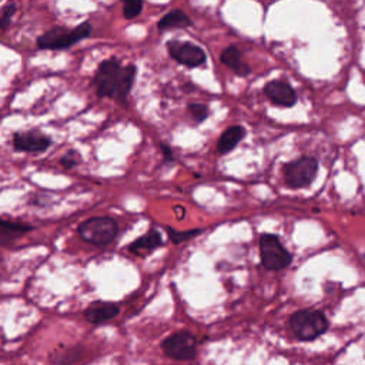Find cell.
<instances>
[{"label":"cell","mask_w":365,"mask_h":365,"mask_svg":"<svg viewBox=\"0 0 365 365\" xmlns=\"http://www.w3.org/2000/svg\"><path fill=\"white\" fill-rule=\"evenodd\" d=\"M134 77L135 66L130 65L123 67L116 58L106 59L99 65L95 76L98 95L100 98L116 99L117 102L124 103L133 87Z\"/></svg>","instance_id":"cell-1"},{"label":"cell","mask_w":365,"mask_h":365,"mask_svg":"<svg viewBox=\"0 0 365 365\" xmlns=\"http://www.w3.org/2000/svg\"><path fill=\"white\" fill-rule=\"evenodd\" d=\"M142 11H143V2H135V0H133V2H126L123 5V16L128 20L139 16Z\"/></svg>","instance_id":"cell-18"},{"label":"cell","mask_w":365,"mask_h":365,"mask_svg":"<svg viewBox=\"0 0 365 365\" xmlns=\"http://www.w3.org/2000/svg\"><path fill=\"white\" fill-rule=\"evenodd\" d=\"M220 60L239 76H247L251 72L250 66L243 62L241 52L236 48V46H228V48H225L221 53Z\"/></svg>","instance_id":"cell-13"},{"label":"cell","mask_w":365,"mask_h":365,"mask_svg":"<svg viewBox=\"0 0 365 365\" xmlns=\"http://www.w3.org/2000/svg\"><path fill=\"white\" fill-rule=\"evenodd\" d=\"M265 96L272 105L281 107H293L297 103L296 90L283 80H272L264 87Z\"/></svg>","instance_id":"cell-10"},{"label":"cell","mask_w":365,"mask_h":365,"mask_svg":"<svg viewBox=\"0 0 365 365\" xmlns=\"http://www.w3.org/2000/svg\"><path fill=\"white\" fill-rule=\"evenodd\" d=\"M161 152H163V156H164V160L166 161H173V153H171V150H170V147L168 146H166V145H161Z\"/></svg>","instance_id":"cell-22"},{"label":"cell","mask_w":365,"mask_h":365,"mask_svg":"<svg viewBox=\"0 0 365 365\" xmlns=\"http://www.w3.org/2000/svg\"><path fill=\"white\" fill-rule=\"evenodd\" d=\"M32 230H33V227L30 224L0 218V246L9 247L20 236L30 233Z\"/></svg>","instance_id":"cell-12"},{"label":"cell","mask_w":365,"mask_h":365,"mask_svg":"<svg viewBox=\"0 0 365 365\" xmlns=\"http://www.w3.org/2000/svg\"><path fill=\"white\" fill-rule=\"evenodd\" d=\"M161 246H163L161 234L157 230H152L147 234H145V236L137 239L135 241H133L128 246V251L133 253V254H139L142 251L152 253L153 250H156V248H159Z\"/></svg>","instance_id":"cell-15"},{"label":"cell","mask_w":365,"mask_h":365,"mask_svg":"<svg viewBox=\"0 0 365 365\" xmlns=\"http://www.w3.org/2000/svg\"><path fill=\"white\" fill-rule=\"evenodd\" d=\"M196 345L197 341L193 334L187 331H180L166 338L161 344V348L164 354L173 359L187 361L196 357Z\"/></svg>","instance_id":"cell-7"},{"label":"cell","mask_w":365,"mask_h":365,"mask_svg":"<svg viewBox=\"0 0 365 365\" xmlns=\"http://www.w3.org/2000/svg\"><path fill=\"white\" fill-rule=\"evenodd\" d=\"M192 19L180 9L171 11L168 12L166 16H163L159 22V29L164 30V29H174V27H187L192 26Z\"/></svg>","instance_id":"cell-16"},{"label":"cell","mask_w":365,"mask_h":365,"mask_svg":"<svg viewBox=\"0 0 365 365\" xmlns=\"http://www.w3.org/2000/svg\"><path fill=\"white\" fill-rule=\"evenodd\" d=\"M77 233L83 241L96 247H105L117 237L119 224L112 217H91L79 225Z\"/></svg>","instance_id":"cell-3"},{"label":"cell","mask_w":365,"mask_h":365,"mask_svg":"<svg viewBox=\"0 0 365 365\" xmlns=\"http://www.w3.org/2000/svg\"><path fill=\"white\" fill-rule=\"evenodd\" d=\"M167 49L177 63L187 67H199L206 62L204 51L193 43L173 40L167 43Z\"/></svg>","instance_id":"cell-8"},{"label":"cell","mask_w":365,"mask_h":365,"mask_svg":"<svg viewBox=\"0 0 365 365\" xmlns=\"http://www.w3.org/2000/svg\"><path fill=\"white\" fill-rule=\"evenodd\" d=\"M318 171V161L312 157H301L284 167V178L291 189L310 186Z\"/></svg>","instance_id":"cell-6"},{"label":"cell","mask_w":365,"mask_h":365,"mask_svg":"<svg viewBox=\"0 0 365 365\" xmlns=\"http://www.w3.org/2000/svg\"><path fill=\"white\" fill-rule=\"evenodd\" d=\"M260 254L263 265L270 271H280L293 261L291 254L274 234H263L260 237Z\"/></svg>","instance_id":"cell-5"},{"label":"cell","mask_w":365,"mask_h":365,"mask_svg":"<svg viewBox=\"0 0 365 365\" xmlns=\"http://www.w3.org/2000/svg\"><path fill=\"white\" fill-rule=\"evenodd\" d=\"M16 9L18 6L15 4H9L2 9V12H0V29H5L11 25L12 18L16 13Z\"/></svg>","instance_id":"cell-20"},{"label":"cell","mask_w":365,"mask_h":365,"mask_svg":"<svg viewBox=\"0 0 365 365\" xmlns=\"http://www.w3.org/2000/svg\"><path fill=\"white\" fill-rule=\"evenodd\" d=\"M167 233H168L170 240H171L174 244H180V243H182V241H187V240H190L192 237L197 236L199 233H201V230H199V228H196V230H192V232H175L174 228L167 227Z\"/></svg>","instance_id":"cell-17"},{"label":"cell","mask_w":365,"mask_h":365,"mask_svg":"<svg viewBox=\"0 0 365 365\" xmlns=\"http://www.w3.org/2000/svg\"><path fill=\"white\" fill-rule=\"evenodd\" d=\"M189 112L197 123H203L208 117V107L203 103H192L189 105Z\"/></svg>","instance_id":"cell-19"},{"label":"cell","mask_w":365,"mask_h":365,"mask_svg":"<svg viewBox=\"0 0 365 365\" xmlns=\"http://www.w3.org/2000/svg\"><path fill=\"white\" fill-rule=\"evenodd\" d=\"M91 34V23L84 22L80 26L69 30L66 27L56 26L37 39V48L41 51H65L72 48L83 39Z\"/></svg>","instance_id":"cell-2"},{"label":"cell","mask_w":365,"mask_h":365,"mask_svg":"<svg viewBox=\"0 0 365 365\" xmlns=\"http://www.w3.org/2000/svg\"><path fill=\"white\" fill-rule=\"evenodd\" d=\"M120 312V307L114 303H106V301H96L90 304L84 311V318L88 323L100 326L105 324L114 317H117Z\"/></svg>","instance_id":"cell-11"},{"label":"cell","mask_w":365,"mask_h":365,"mask_svg":"<svg viewBox=\"0 0 365 365\" xmlns=\"http://www.w3.org/2000/svg\"><path fill=\"white\" fill-rule=\"evenodd\" d=\"M294 336L303 341H312L328 330V319L318 310H300L290 318Z\"/></svg>","instance_id":"cell-4"},{"label":"cell","mask_w":365,"mask_h":365,"mask_svg":"<svg viewBox=\"0 0 365 365\" xmlns=\"http://www.w3.org/2000/svg\"><path fill=\"white\" fill-rule=\"evenodd\" d=\"M12 143L16 152L43 153L52 146V139L49 135H46L37 130H30L15 133Z\"/></svg>","instance_id":"cell-9"},{"label":"cell","mask_w":365,"mask_h":365,"mask_svg":"<svg viewBox=\"0 0 365 365\" xmlns=\"http://www.w3.org/2000/svg\"><path fill=\"white\" fill-rule=\"evenodd\" d=\"M246 134V130L241 126H232L228 127L220 137L217 149L220 153L225 154L230 153L237 147V145L243 140V137Z\"/></svg>","instance_id":"cell-14"},{"label":"cell","mask_w":365,"mask_h":365,"mask_svg":"<svg viewBox=\"0 0 365 365\" xmlns=\"http://www.w3.org/2000/svg\"><path fill=\"white\" fill-rule=\"evenodd\" d=\"M79 161H80V156L74 152V150H72V152H69V153H66L62 159H60V163H62V166L65 167V168H67V170H70V168H74L77 164H79Z\"/></svg>","instance_id":"cell-21"}]
</instances>
